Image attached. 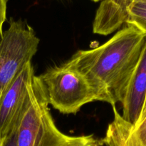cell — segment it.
Instances as JSON below:
<instances>
[{
	"instance_id": "cell-14",
	"label": "cell",
	"mask_w": 146,
	"mask_h": 146,
	"mask_svg": "<svg viewBox=\"0 0 146 146\" xmlns=\"http://www.w3.org/2000/svg\"><path fill=\"white\" fill-rule=\"evenodd\" d=\"M6 137L0 136V146H4V141H5Z\"/></svg>"
},
{
	"instance_id": "cell-2",
	"label": "cell",
	"mask_w": 146,
	"mask_h": 146,
	"mask_svg": "<svg viewBox=\"0 0 146 146\" xmlns=\"http://www.w3.org/2000/svg\"><path fill=\"white\" fill-rule=\"evenodd\" d=\"M48 106L42 82L34 76L17 122V146H68L77 139L58 130Z\"/></svg>"
},
{
	"instance_id": "cell-13",
	"label": "cell",
	"mask_w": 146,
	"mask_h": 146,
	"mask_svg": "<svg viewBox=\"0 0 146 146\" xmlns=\"http://www.w3.org/2000/svg\"><path fill=\"white\" fill-rule=\"evenodd\" d=\"M145 115H146V98H145V104H144V106H143V108L142 113H141V117H140V119L138 120V123L139 122V121H141V120H142L143 118L145 116Z\"/></svg>"
},
{
	"instance_id": "cell-1",
	"label": "cell",
	"mask_w": 146,
	"mask_h": 146,
	"mask_svg": "<svg viewBox=\"0 0 146 146\" xmlns=\"http://www.w3.org/2000/svg\"><path fill=\"white\" fill-rule=\"evenodd\" d=\"M145 42V33L126 24L102 45L78 50L64 64L84 75L97 101L115 106L123 100Z\"/></svg>"
},
{
	"instance_id": "cell-15",
	"label": "cell",
	"mask_w": 146,
	"mask_h": 146,
	"mask_svg": "<svg viewBox=\"0 0 146 146\" xmlns=\"http://www.w3.org/2000/svg\"><path fill=\"white\" fill-rule=\"evenodd\" d=\"M94 1H95V2H98V1H103V0H93Z\"/></svg>"
},
{
	"instance_id": "cell-16",
	"label": "cell",
	"mask_w": 146,
	"mask_h": 146,
	"mask_svg": "<svg viewBox=\"0 0 146 146\" xmlns=\"http://www.w3.org/2000/svg\"><path fill=\"white\" fill-rule=\"evenodd\" d=\"M143 1H146V0H143Z\"/></svg>"
},
{
	"instance_id": "cell-4",
	"label": "cell",
	"mask_w": 146,
	"mask_h": 146,
	"mask_svg": "<svg viewBox=\"0 0 146 146\" xmlns=\"http://www.w3.org/2000/svg\"><path fill=\"white\" fill-rule=\"evenodd\" d=\"M40 40L32 27L11 19L0 41V98L38 51Z\"/></svg>"
},
{
	"instance_id": "cell-12",
	"label": "cell",
	"mask_w": 146,
	"mask_h": 146,
	"mask_svg": "<svg viewBox=\"0 0 146 146\" xmlns=\"http://www.w3.org/2000/svg\"><path fill=\"white\" fill-rule=\"evenodd\" d=\"M17 123L6 136L4 146H17Z\"/></svg>"
},
{
	"instance_id": "cell-5",
	"label": "cell",
	"mask_w": 146,
	"mask_h": 146,
	"mask_svg": "<svg viewBox=\"0 0 146 146\" xmlns=\"http://www.w3.org/2000/svg\"><path fill=\"white\" fill-rule=\"evenodd\" d=\"M34 76L32 64H27L0 98V136H7L17 125L28 101Z\"/></svg>"
},
{
	"instance_id": "cell-7",
	"label": "cell",
	"mask_w": 146,
	"mask_h": 146,
	"mask_svg": "<svg viewBox=\"0 0 146 146\" xmlns=\"http://www.w3.org/2000/svg\"><path fill=\"white\" fill-rule=\"evenodd\" d=\"M114 119L107 128L103 143L107 146H146V115L133 126L122 118L115 106Z\"/></svg>"
},
{
	"instance_id": "cell-6",
	"label": "cell",
	"mask_w": 146,
	"mask_h": 146,
	"mask_svg": "<svg viewBox=\"0 0 146 146\" xmlns=\"http://www.w3.org/2000/svg\"><path fill=\"white\" fill-rule=\"evenodd\" d=\"M146 98V42L139 62L130 79L121 102L122 118L133 126L140 119Z\"/></svg>"
},
{
	"instance_id": "cell-10",
	"label": "cell",
	"mask_w": 146,
	"mask_h": 146,
	"mask_svg": "<svg viewBox=\"0 0 146 146\" xmlns=\"http://www.w3.org/2000/svg\"><path fill=\"white\" fill-rule=\"evenodd\" d=\"M68 146H102L101 143L97 141L93 135H82L78 136L74 142Z\"/></svg>"
},
{
	"instance_id": "cell-11",
	"label": "cell",
	"mask_w": 146,
	"mask_h": 146,
	"mask_svg": "<svg viewBox=\"0 0 146 146\" xmlns=\"http://www.w3.org/2000/svg\"><path fill=\"white\" fill-rule=\"evenodd\" d=\"M9 0H0V41L3 36V25L7 19V7Z\"/></svg>"
},
{
	"instance_id": "cell-9",
	"label": "cell",
	"mask_w": 146,
	"mask_h": 146,
	"mask_svg": "<svg viewBox=\"0 0 146 146\" xmlns=\"http://www.w3.org/2000/svg\"><path fill=\"white\" fill-rule=\"evenodd\" d=\"M125 24L134 26L146 34V1L134 0L128 9Z\"/></svg>"
},
{
	"instance_id": "cell-8",
	"label": "cell",
	"mask_w": 146,
	"mask_h": 146,
	"mask_svg": "<svg viewBox=\"0 0 146 146\" xmlns=\"http://www.w3.org/2000/svg\"><path fill=\"white\" fill-rule=\"evenodd\" d=\"M134 0H103L93 23L94 34L106 36L121 28L128 17L129 7Z\"/></svg>"
},
{
	"instance_id": "cell-3",
	"label": "cell",
	"mask_w": 146,
	"mask_h": 146,
	"mask_svg": "<svg viewBox=\"0 0 146 146\" xmlns=\"http://www.w3.org/2000/svg\"><path fill=\"white\" fill-rule=\"evenodd\" d=\"M48 104L64 114H76L83 106L97 101L86 78L66 64L48 68L40 75Z\"/></svg>"
}]
</instances>
